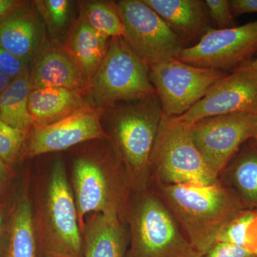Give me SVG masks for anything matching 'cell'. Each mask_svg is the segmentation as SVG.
Wrapping results in <instances>:
<instances>
[{
	"label": "cell",
	"instance_id": "6da1fadb",
	"mask_svg": "<svg viewBox=\"0 0 257 257\" xmlns=\"http://www.w3.org/2000/svg\"><path fill=\"white\" fill-rule=\"evenodd\" d=\"M185 239L201 256L216 242L225 226L246 209L220 184L211 186L165 184L150 181Z\"/></svg>",
	"mask_w": 257,
	"mask_h": 257
},
{
	"label": "cell",
	"instance_id": "7a4b0ae2",
	"mask_svg": "<svg viewBox=\"0 0 257 257\" xmlns=\"http://www.w3.org/2000/svg\"><path fill=\"white\" fill-rule=\"evenodd\" d=\"M108 144L133 192L150 188V157L163 111L157 94L122 101L104 109Z\"/></svg>",
	"mask_w": 257,
	"mask_h": 257
},
{
	"label": "cell",
	"instance_id": "3957f363",
	"mask_svg": "<svg viewBox=\"0 0 257 257\" xmlns=\"http://www.w3.org/2000/svg\"><path fill=\"white\" fill-rule=\"evenodd\" d=\"M71 187L81 232L86 218L93 214H116L124 222L133 192L108 143L74 159Z\"/></svg>",
	"mask_w": 257,
	"mask_h": 257
},
{
	"label": "cell",
	"instance_id": "277c9868",
	"mask_svg": "<svg viewBox=\"0 0 257 257\" xmlns=\"http://www.w3.org/2000/svg\"><path fill=\"white\" fill-rule=\"evenodd\" d=\"M33 206L39 253L43 257H83L82 232L63 161L54 162Z\"/></svg>",
	"mask_w": 257,
	"mask_h": 257
},
{
	"label": "cell",
	"instance_id": "5b68a950",
	"mask_svg": "<svg viewBox=\"0 0 257 257\" xmlns=\"http://www.w3.org/2000/svg\"><path fill=\"white\" fill-rule=\"evenodd\" d=\"M124 222L130 241L124 257H202L150 188L132 193Z\"/></svg>",
	"mask_w": 257,
	"mask_h": 257
},
{
	"label": "cell",
	"instance_id": "8992f818",
	"mask_svg": "<svg viewBox=\"0 0 257 257\" xmlns=\"http://www.w3.org/2000/svg\"><path fill=\"white\" fill-rule=\"evenodd\" d=\"M150 181L165 184H219L193 142L190 125L163 116L150 157Z\"/></svg>",
	"mask_w": 257,
	"mask_h": 257
},
{
	"label": "cell",
	"instance_id": "52a82bcc",
	"mask_svg": "<svg viewBox=\"0 0 257 257\" xmlns=\"http://www.w3.org/2000/svg\"><path fill=\"white\" fill-rule=\"evenodd\" d=\"M149 69L122 37L111 38L105 57L87 89L88 103L104 110L117 103L157 94Z\"/></svg>",
	"mask_w": 257,
	"mask_h": 257
},
{
	"label": "cell",
	"instance_id": "ba28073f",
	"mask_svg": "<svg viewBox=\"0 0 257 257\" xmlns=\"http://www.w3.org/2000/svg\"><path fill=\"white\" fill-rule=\"evenodd\" d=\"M123 36L134 53L148 66L178 59L184 48L164 20L143 0L116 2Z\"/></svg>",
	"mask_w": 257,
	"mask_h": 257
},
{
	"label": "cell",
	"instance_id": "9c48e42d",
	"mask_svg": "<svg viewBox=\"0 0 257 257\" xmlns=\"http://www.w3.org/2000/svg\"><path fill=\"white\" fill-rule=\"evenodd\" d=\"M149 68L150 81L165 117L185 114L227 74L216 69L194 67L177 59L152 64Z\"/></svg>",
	"mask_w": 257,
	"mask_h": 257
},
{
	"label": "cell",
	"instance_id": "30bf717a",
	"mask_svg": "<svg viewBox=\"0 0 257 257\" xmlns=\"http://www.w3.org/2000/svg\"><path fill=\"white\" fill-rule=\"evenodd\" d=\"M198 151L216 176L247 140L257 138V115L238 113L198 120L190 125Z\"/></svg>",
	"mask_w": 257,
	"mask_h": 257
},
{
	"label": "cell",
	"instance_id": "8fae6325",
	"mask_svg": "<svg viewBox=\"0 0 257 257\" xmlns=\"http://www.w3.org/2000/svg\"><path fill=\"white\" fill-rule=\"evenodd\" d=\"M257 54V20L229 29L211 28L197 43L184 48L178 59L202 68L233 71Z\"/></svg>",
	"mask_w": 257,
	"mask_h": 257
},
{
	"label": "cell",
	"instance_id": "7c38bea8",
	"mask_svg": "<svg viewBox=\"0 0 257 257\" xmlns=\"http://www.w3.org/2000/svg\"><path fill=\"white\" fill-rule=\"evenodd\" d=\"M238 113L257 115V72L248 64L217 81L199 102L177 118L191 125L209 116Z\"/></svg>",
	"mask_w": 257,
	"mask_h": 257
},
{
	"label": "cell",
	"instance_id": "4fadbf2b",
	"mask_svg": "<svg viewBox=\"0 0 257 257\" xmlns=\"http://www.w3.org/2000/svg\"><path fill=\"white\" fill-rule=\"evenodd\" d=\"M103 113L104 110L89 106L53 124L33 126L20 158L29 160L86 142L107 140L101 121Z\"/></svg>",
	"mask_w": 257,
	"mask_h": 257
},
{
	"label": "cell",
	"instance_id": "5bb4252c",
	"mask_svg": "<svg viewBox=\"0 0 257 257\" xmlns=\"http://www.w3.org/2000/svg\"><path fill=\"white\" fill-rule=\"evenodd\" d=\"M31 89L62 87L87 90L90 82L60 42L47 40L30 64Z\"/></svg>",
	"mask_w": 257,
	"mask_h": 257
},
{
	"label": "cell",
	"instance_id": "9a60e30c",
	"mask_svg": "<svg viewBox=\"0 0 257 257\" xmlns=\"http://www.w3.org/2000/svg\"><path fill=\"white\" fill-rule=\"evenodd\" d=\"M47 40L46 28L33 3L27 2L0 21V47L30 64Z\"/></svg>",
	"mask_w": 257,
	"mask_h": 257
},
{
	"label": "cell",
	"instance_id": "2e32d148",
	"mask_svg": "<svg viewBox=\"0 0 257 257\" xmlns=\"http://www.w3.org/2000/svg\"><path fill=\"white\" fill-rule=\"evenodd\" d=\"M175 34L184 47L197 43L209 30L210 17L202 0H143Z\"/></svg>",
	"mask_w": 257,
	"mask_h": 257
},
{
	"label": "cell",
	"instance_id": "e0dca14e",
	"mask_svg": "<svg viewBox=\"0 0 257 257\" xmlns=\"http://www.w3.org/2000/svg\"><path fill=\"white\" fill-rule=\"evenodd\" d=\"M83 257H124L128 231L116 214H93L82 230Z\"/></svg>",
	"mask_w": 257,
	"mask_h": 257
},
{
	"label": "cell",
	"instance_id": "ac0fdd59",
	"mask_svg": "<svg viewBox=\"0 0 257 257\" xmlns=\"http://www.w3.org/2000/svg\"><path fill=\"white\" fill-rule=\"evenodd\" d=\"M87 92L62 87L31 89L29 111L33 120V126L53 124L91 106L87 101Z\"/></svg>",
	"mask_w": 257,
	"mask_h": 257
},
{
	"label": "cell",
	"instance_id": "d6986e66",
	"mask_svg": "<svg viewBox=\"0 0 257 257\" xmlns=\"http://www.w3.org/2000/svg\"><path fill=\"white\" fill-rule=\"evenodd\" d=\"M246 209H257V138L247 140L218 176Z\"/></svg>",
	"mask_w": 257,
	"mask_h": 257
},
{
	"label": "cell",
	"instance_id": "ffe728a7",
	"mask_svg": "<svg viewBox=\"0 0 257 257\" xmlns=\"http://www.w3.org/2000/svg\"><path fill=\"white\" fill-rule=\"evenodd\" d=\"M0 257H40L33 205L27 194L20 196L10 207Z\"/></svg>",
	"mask_w": 257,
	"mask_h": 257
},
{
	"label": "cell",
	"instance_id": "44dd1931",
	"mask_svg": "<svg viewBox=\"0 0 257 257\" xmlns=\"http://www.w3.org/2000/svg\"><path fill=\"white\" fill-rule=\"evenodd\" d=\"M110 40L93 30L79 17L71 26L63 45L89 82L105 57Z\"/></svg>",
	"mask_w": 257,
	"mask_h": 257
},
{
	"label": "cell",
	"instance_id": "7402d4cb",
	"mask_svg": "<svg viewBox=\"0 0 257 257\" xmlns=\"http://www.w3.org/2000/svg\"><path fill=\"white\" fill-rule=\"evenodd\" d=\"M30 69L12 82L0 96V116L10 126L30 133L34 126L29 111Z\"/></svg>",
	"mask_w": 257,
	"mask_h": 257
},
{
	"label": "cell",
	"instance_id": "603a6c76",
	"mask_svg": "<svg viewBox=\"0 0 257 257\" xmlns=\"http://www.w3.org/2000/svg\"><path fill=\"white\" fill-rule=\"evenodd\" d=\"M79 17L108 39L123 36V25L116 2L91 0L79 2Z\"/></svg>",
	"mask_w": 257,
	"mask_h": 257
},
{
	"label": "cell",
	"instance_id": "cb8c5ba5",
	"mask_svg": "<svg viewBox=\"0 0 257 257\" xmlns=\"http://www.w3.org/2000/svg\"><path fill=\"white\" fill-rule=\"evenodd\" d=\"M32 3L50 34V40L63 44L75 20V3L69 0H37Z\"/></svg>",
	"mask_w": 257,
	"mask_h": 257
},
{
	"label": "cell",
	"instance_id": "d4e9b609",
	"mask_svg": "<svg viewBox=\"0 0 257 257\" xmlns=\"http://www.w3.org/2000/svg\"><path fill=\"white\" fill-rule=\"evenodd\" d=\"M218 241L236 245L256 254L257 209L243 210L225 226L218 237Z\"/></svg>",
	"mask_w": 257,
	"mask_h": 257
},
{
	"label": "cell",
	"instance_id": "484cf974",
	"mask_svg": "<svg viewBox=\"0 0 257 257\" xmlns=\"http://www.w3.org/2000/svg\"><path fill=\"white\" fill-rule=\"evenodd\" d=\"M28 134L10 126L0 116V166L7 173L20 158Z\"/></svg>",
	"mask_w": 257,
	"mask_h": 257
},
{
	"label": "cell",
	"instance_id": "4316f807",
	"mask_svg": "<svg viewBox=\"0 0 257 257\" xmlns=\"http://www.w3.org/2000/svg\"><path fill=\"white\" fill-rule=\"evenodd\" d=\"M205 3L209 17L217 25L219 30L236 26L229 0H206Z\"/></svg>",
	"mask_w": 257,
	"mask_h": 257
},
{
	"label": "cell",
	"instance_id": "83f0119b",
	"mask_svg": "<svg viewBox=\"0 0 257 257\" xmlns=\"http://www.w3.org/2000/svg\"><path fill=\"white\" fill-rule=\"evenodd\" d=\"M30 69V64L0 47V72L13 79Z\"/></svg>",
	"mask_w": 257,
	"mask_h": 257
},
{
	"label": "cell",
	"instance_id": "f1b7e54d",
	"mask_svg": "<svg viewBox=\"0 0 257 257\" xmlns=\"http://www.w3.org/2000/svg\"><path fill=\"white\" fill-rule=\"evenodd\" d=\"M203 257H257L255 253L242 247L218 241Z\"/></svg>",
	"mask_w": 257,
	"mask_h": 257
},
{
	"label": "cell",
	"instance_id": "f546056e",
	"mask_svg": "<svg viewBox=\"0 0 257 257\" xmlns=\"http://www.w3.org/2000/svg\"><path fill=\"white\" fill-rule=\"evenodd\" d=\"M229 3L234 17L257 13V0H231Z\"/></svg>",
	"mask_w": 257,
	"mask_h": 257
},
{
	"label": "cell",
	"instance_id": "4dcf8cb0",
	"mask_svg": "<svg viewBox=\"0 0 257 257\" xmlns=\"http://www.w3.org/2000/svg\"><path fill=\"white\" fill-rule=\"evenodd\" d=\"M20 0H0V21L26 4Z\"/></svg>",
	"mask_w": 257,
	"mask_h": 257
},
{
	"label": "cell",
	"instance_id": "1f68e13d",
	"mask_svg": "<svg viewBox=\"0 0 257 257\" xmlns=\"http://www.w3.org/2000/svg\"><path fill=\"white\" fill-rule=\"evenodd\" d=\"M10 207L7 208L0 204V250L4 242L8 220H9Z\"/></svg>",
	"mask_w": 257,
	"mask_h": 257
},
{
	"label": "cell",
	"instance_id": "d6a6232c",
	"mask_svg": "<svg viewBox=\"0 0 257 257\" xmlns=\"http://www.w3.org/2000/svg\"><path fill=\"white\" fill-rule=\"evenodd\" d=\"M13 80L14 79L10 78V77L0 72V96L4 92L5 89L9 87L10 84Z\"/></svg>",
	"mask_w": 257,
	"mask_h": 257
},
{
	"label": "cell",
	"instance_id": "836d02e7",
	"mask_svg": "<svg viewBox=\"0 0 257 257\" xmlns=\"http://www.w3.org/2000/svg\"><path fill=\"white\" fill-rule=\"evenodd\" d=\"M246 64H248L251 68L254 69V70L257 72V57L254 59V60H251L249 62H248V63Z\"/></svg>",
	"mask_w": 257,
	"mask_h": 257
},
{
	"label": "cell",
	"instance_id": "e575fe53",
	"mask_svg": "<svg viewBox=\"0 0 257 257\" xmlns=\"http://www.w3.org/2000/svg\"><path fill=\"white\" fill-rule=\"evenodd\" d=\"M5 173H7V172H5L4 169H3V167H2L1 166H0V193H1L2 187H2V178H3V174Z\"/></svg>",
	"mask_w": 257,
	"mask_h": 257
},
{
	"label": "cell",
	"instance_id": "d590c367",
	"mask_svg": "<svg viewBox=\"0 0 257 257\" xmlns=\"http://www.w3.org/2000/svg\"><path fill=\"white\" fill-rule=\"evenodd\" d=\"M46 257H65V256H48Z\"/></svg>",
	"mask_w": 257,
	"mask_h": 257
},
{
	"label": "cell",
	"instance_id": "8d00e7d4",
	"mask_svg": "<svg viewBox=\"0 0 257 257\" xmlns=\"http://www.w3.org/2000/svg\"><path fill=\"white\" fill-rule=\"evenodd\" d=\"M256 256H257V251H256Z\"/></svg>",
	"mask_w": 257,
	"mask_h": 257
}]
</instances>
